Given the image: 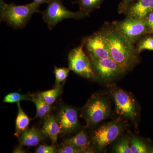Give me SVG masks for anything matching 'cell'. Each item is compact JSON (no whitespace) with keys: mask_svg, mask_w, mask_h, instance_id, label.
Segmentation results:
<instances>
[{"mask_svg":"<svg viewBox=\"0 0 153 153\" xmlns=\"http://www.w3.org/2000/svg\"><path fill=\"white\" fill-rule=\"evenodd\" d=\"M32 100V97H30L27 94H23L13 92L9 93L5 96L4 99L5 103H18L22 100Z\"/></svg>","mask_w":153,"mask_h":153,"instance_id":"obj_21","label":"cell"},{"mask_svg":"<svg viewBox=\"0 0 153 153\" xmlns=\"http://www.w3.org/2000/svg\"><path fill=\"white\" fill-rule=\"evenodd\" d=\"M114 152L118 153H132L129 138L124 137L121 140L115 147Z\"/></svg>","mask_w":153,"mask_h":153,"instance_id":"obj_23","label":"cell"},{"mask_svg":"<svg viewBox=\"0 0 153 153\" xmlns=\"http://www.w3.org/2000/svg\"><path fill=\"white\" fill-rule=\"evenodd\" d=\"M40 13L43 20L50 30L64 19H80L89 15L85 11L80 10L76 12L69 11L63 5L62 0H50L48 3L47 9Z\"/></svg>","mask_w":153,"mask_h":153,"instance_id":"obj_3","label":"cell"},{"mask_svg":"<svg viewBox=\"0 0 153 153\" xmlns=\"http://www.w3.org/2000/svg\"><path fill=\"white\" fill-rule=\"evenodd\" d=\"M18 107V113L16 120V136L21 134L28 129L30 125V119L23 110L20 102L17 103Z\"/></svg>","mask_w":153,"mask_h":153,"instance_id":"obj_15","label":"cell"},{"mask_svg":"<svg viewBox=\"0 0 153 153\" xmlns=\"http://www.w3.org/2000/svg\"><path fill=\"white\" fill-rule=\"evenodd\" d=\"M111 109L107 101L99 96L93 95L82 110V116L88 126L98 124L109 117Z\"/></svg>","mask_w":153,"mask_h":153,"instance_id":"obj_4","label":"cell"},{"mask_svg":"<svg viewBox=\"0 0 153 153\" xmlns=\"http://www.w3.org/2000/svg\"><path fill=\"white\" fill-rule=\"evenodd\" d=\"M50 1V0H33V1L40 5L42 4H45V3L48 4Z\"/></svg>","mask_w":153,"mask_h":153,"instance_id":"obj_29","label":"cell"},{"mask_svg":"<svg viewBox=\"0 0 153 153\" xmlns=\"http://www.w3.org/2000/svg\"><path fill=\"white\" fill-rule=\"evenodd\" d=\"M65 144L71 145L81 149L84 152L87 151L89 146V141L86 134L81 131L74 137L67 139L64 141Z\"/></svg>","mask_w":153,"mask_h":153,"instance_id":"obj_16","label":"cell"},{"mask_svg":"<svg viewBox=\"0 0 153 153\" xmlns=\"http://www.w3.org/2000/svg\"><path fill=\"white\" fill-rule=\"evenodd\" d=\"M111 58L125 71L130 69L137 60V53L132 44L113 24L101 30Z\"/></svg>","mask_w":153,"mask_h":153,"instance_id":"obj_1","label":"cell"},{"mask_svg":"<svg viewBox=\"0 0 153 153\" xmlns=\"http://www.w3.org/2000/svg\"><path fill=\"white\" fill-rule=\"evenodd\" d=\"M145 19L147 24L149 33H153V12L149 14Z\"/></svg>","mask_w":153,"mask_h":153,"instance_id":"obj_28","label":"cell"},{"mask_svg":"<svg viewBox=\"0 0 153 153\" xmlns=\"http://www.w3.org/2000/svg\"><path fill=\"white\" fill-rule=\"evenodd\" d=\"M70 70L69 68H58L55 66L54 72L55 75L56 86L60 85V83L66 80Z\"/></svg>","mask_w":153,"mask_h":153,"instance_id":"obj_22","label":"cell"},{"mask_svg":"<svg viewBox=\"0 0 153 153\" xmlns=\"http://www.w3.org/2000/svg\"><path fill=\"white\" fill-rule=\"evenodd\" d=\"M151 152L153 153V150Z\"/></svg>","mask_w":153,"mask_h":153,"instance_id":"obj_31","label":"cell"},{"mask_svg":"<svg viewBox=\"0 0 153 153\" xmlns=\"http://www.w3.org/2000/svg\"><path fill=\"white\" fill-rule=\"evenodd\" d=\"M84 47L89 57L100 59L111 58L108 47L101 31L84 38ZM112 59V58H111Z\"/></svg>","mask_w":153,"mask_h":153,"instance_id":"obj_10","label":"cell"},{"mask_svg":"<svg viewBox=\"0 0 153 153\" xmlns=\"http://www.w3.org/2000/svg\"><path fill=\"white\" fill-rule=\"evenodd\" d=\"M136 0H122L118 7V12L120 14L124 13L128 7Z\"/></svg>","mask_w":153,"mask_h":153,"instance_id":"obj_27","label":"cell"},{"mask_svg":"<svg viewBox=\"0 0 153 153\" xmlns=\"http://www.w3.org/2000/svg\"><path fill=\"white\" fill-rule=\"evenodd\" d=\"M104 0H76L73 3L79 5V10L90 14L96 9L100 7L102 3Z\"/></svg>","mask_w":153,"mask_h":153,"instance_id":"obj_18","label":"cell"},{"mask_svg":"<svg viewBox=\"0 0 153 153\" xmlns=\"http://www.w3.org/2000/svg\"><path fill=\"white\" fill-rule=\"evenodd\" d=\"M14 152L16 153H23V151L22 149H21V148H18Z\"/></svg>","mask_w":153,"mask_h":153,"instance_id":"obj_30","label":"cell"},{"mask_svg":"<svg viewBox=\"0 0 153 153\" xmlns=\"http://www.w3.org/2000/svg\"><path fill=\"white\" fill-rule=\"evenodd\" d=\"M89 59L95 78L102 81H111L125 71L111 58L100 59L89 57Z\"/></svg>","mask_w":153,"mask_h":153,"instance_id":"obj_8","label":"cell"},{"mask_svg":"<svg viewBox=\"0 0 153 153\" xmlns=\"http://www.w3.org/2000/svg\"><path fill=\"white\" fill-rule=\"evenodd\" d=\"M56 151L54 146H49L47 145H41L38 147L36 151L37 153H54Z\"/></svg>","mask_w":153,"mask_h":153,"instance_id":"obj_26","label":"cell"},{"mask_svg":"<svg viewBox=\"0 0 153 153\" xmlns=\"http://www.w3.org/2000/svg\"><path fill=\"white\" fill-rule=\"evenodd\" d=\"M136 50L137 54L143 50H153V38L147 37L141 40L138 44Z\"/></svg>","mask_w":153,"mask_h":153,"instance_id":"obj_24","label":"cell"},{"mask_svg":"<svg viewBox=\"0 0 153 153\" xmlns=\"http://www.w3.org/2000/svg\"><path fill=\"white\" fill-rule=\"evenodd\" d=\"M62 85H57L55 88L50 90L46 91L39 93L42 98L47 104L51 105L54 103L58 97L61 93Z\"/></svg>","mask_w":153,"mask_h":153,"instance_id":"obj_19","label":"cell"},{"mask_svg":"<svg viewBox=\"0 0 153 153\" xmlns=\"http://www.w3.org/2000/svg\"><path fill=\"white\" fill-rule=\"evenodd\" d=\"M113 24L133 44L139 41L142 36L149 33L145 19H135L127 17L122 21L114 22Z\"/></svg>","mask_w":153,"mask_h":153,"instance_id":"obj_7","label":"cell"},{"mask_svg":"<svg viewBox=\"0 0 153 153\" xmlns=\"http://www.w3.org/2000/svg\"><path fill=\"white\" fill-rule=\"evenodd\" d=\"M57 152L60 153H79L83 152V151L71 145L65 144L63 147L59 149Z\"/></svg>","mask_w":153,"mask_h":153,"instance_id":"obj_25","label":"cell"},{"mask_svg":"<svg viewBox=\"0 0 153 153\" xmlns=\"http://www.w3.org/2000/svg\"><path fill=\"white\" fill-rule=\"evenodd\" d=\"M153 12V0H136L126 9L124 14L133 19H145Z\"/></svg>","mask_w":153,"mask_h":153,"instance_id":"obj_12","label":"cell"},{"mask_svg":"<svg viewBox=\"0 0 153 153\" xmlns=\"http://www.w3.org/2000/svg\"><path fill=\"white\" fill-rule=\"evenodd\" d=\"M57 120L61 132L69 133L74 131L79 126L76 110L70 107L63 106L57 113Z\"/></svg>","mask_w":153,"mask_h":153,"instance_id":"obj_11","label":"cell"},{"mask_svg":"<svg viewBox=\"0 0 153 153\" xmlns=\"http://www.w3.org/2000/svg\"><path fill=\"white\" fill-rule=\"evenodd\" d=\"M84 44L85 40L83 39L79 47L69 52L68 57V68L80 76L88 79H94L95 74L90 59L84 51Z\"/></svg>","mask_w":153,"mask_h":153,"instance_id":"obj_5","label":"cell"},{"mask_svg":"<svg viewBox=\"0 0 153 153\" xmlns=\"http://www.w3.org/2000/svg\"><path fill=\"white\" fill-rule=\"evenodd\" d=\"M31 100L36 106V117H44L51 111V105L47 104L39 94L38 95L32 96Z\"/></svg>","mask_w":153,"mask_h":153,"instance_id":"obj_17","label":"cell"},{"mask_svg":"<svg viewBox=\"0 0 153 153\" xmlns=\"http://www.w3.org/2000/svg\"><path fill=\"white\" fill-rule=\"evenodd\" d=\"M123 129V123L118 120L103 125L94 132L93 142L99 150H102L118 137Z\"/></svg>","mask_w":153,"mask_h":153,"instance_id":"obj_6","label":"cell"},{"mask_svg":"<svg viewBox=\"0 0 153 153\" xmlns=\"http://www.w3.org/2000/svg\"><path fill=\"white\" fill-rule=\"evenodd\" d=\"M44 135L49 137L53 143H57L58 135L61 132L57 119L53 116L45 120L41 130Z\"/></svg>","mask_w":153,"mask_h":153,"instance_id":"obj_14","label":"cell"},{"mask_svg":"<svg viewBox=\"0 0 153 153\" xmlns=\"http://www.w3.org/2000/svg\"><path fill=\"white\" fill-rule=\"evenodd\" d=\"M116 107V112L118 114L131 120L137 117V110L135 101L126 91L118 88L111 91Z\"/></svg>","mask_w":153,"mask_h":153,"instance_id":"obj_9","label":"cell"},{"mask_svg":"<svg viewBox=\"0 0 153 153\" xmlns=\"http://www.w3.org/2000/svg\"><path fill=\"white\" fill-rule=\"evenodd\" d=\"M39 7L34 1L24 5H17L13 3L7 4L1 0V21L15 29H23L33 14L40 12Z\"/></svg>","mask_w":153,"mask_h":153,"instance_id":"obj_2","label":"cell"},{"mask_svg":"<svg viewBox=\"0 0 153 153\" xmlns=\"http://www.w3.org/2000/svg\"><path fill=\"white\" fill-rule=\"evenodd\" d=\"M44 134L38 129H28L21 134L20 142L21 145L27 147L36 146L44 139Z\"/></svg>","mask_w":153,"mask_h":153,"instance_id":"obj_13","label":"cell"},{"mask_svg":"<svg viewBox=\"0 0 153 153\" xmlns=\"http://www.w3.org/2000/svg\"><path fill=\"white\" fill-rule=\"evenodd\" d=\"M130 146L132 153L148 152V149L146 145L138 138L133 137L130 140Z\"/></svg>","mask_w":153,"mask_h":153,"instance_id":"obj_20","label":"cell"}]
</instances>
